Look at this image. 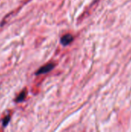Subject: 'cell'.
<instances>
[{"mask_svg":"<svg viewBox=\"0 0 131 132\" xmlns=\"http://www.w3.org/2000/svg\"><path fill=\"white\" fill-rule=\"evenodd\" d=\"M9 121H10V116L8 115V116H6V117L4 118V120L2 121V125H3V127H5V126L8 124Z\"/></svg>","mask_w":131,"mask_h":132,"instance_id":"4","label":"cell"},{"mask_svg":"<svg viewBox=\"0 0 131 132\" xmlns=\"http://www.w3.org/2000/svg\"><path fill=\"white\" fill-rule=\"evenodd\" d=\"M25 97H26V90H23L15 98V102H22V101H23L25 100Z\"/></svg>","mask_w":131,"mask_h":132,"instance_id":"3","label":"cell"},{"mask_svg":"<svg viewBox=\"0 0 131 132\" xmlns=\"http://www.w3.org/2000/svg\"><path fill=\"white\" fill-rule=\"evenodd\" d=\"M56 67V64L53 63H49L46 64L45 66H42V67H40L36 72V75H40V74H43V73H47L49 72H50L51 70H53Z\"/></svg>","mask_w":131,"mask_h":132,"instance_id":"1","label":"cell"},{"mask_svg":"<svg viewBox=\"0 0 131 132\" xmlns=\"http://www.w3.org/2000/svg\"><path fill=\"white\" fill-rule=\"evenodd\" d=\"M73 39H74V38H73V36L71 34H66V35H64V36L61 38L60 43H61V44H62L63 46H66L70 44V43L73 41Z\"/></svg>","mask_w":131,"mask_h":132,"instance_id":"2","label":"cell"}]
</instances>
